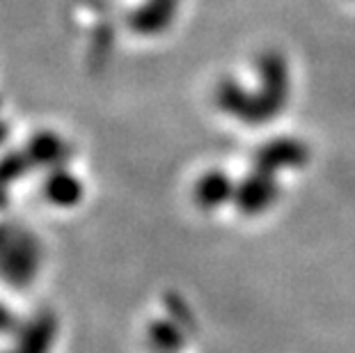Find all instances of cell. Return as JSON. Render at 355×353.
Wrapping results in <instances>:
<instances>
[{
    "label": "cell",
    "mask_w": 355,
    "mask_h": 353,
    "mask_svg": "<svg viewBox=\"0 0 355 353\" xmlns=\"http://www.w3.org/2000/svg\"><path fill=\"white\" fill-rule=\"evenodd\" d=\"M234 193H236V184L220 170H211L195 184V205L204 212H214V209L234 202Z\"/></svg>",
    "instance_id": "5b68a950"
},
{
    "label": "cell",
    "mask_w": 355,
    "mask_h": 353,
    "mask_svg": "<svg viewBox=\"0 0 355 353\" xmlns=\"http://www.w3.org/2000/svg\"><path fill=\"white\" fill-rule=\"evenodd\" d=\"M14 328V317L5 305H0V333H10Z\"/></svg>",
    "instance_id": "9c48e42d"
},
{
    "label": "cell",
    "mask_w": 355,
    "mask_h": 353,
    "mask_svg": "<svg viewBox=\"0 0 355 353\" xmlns=\"http://www.w3.org/2000/svg\"><path fill=\"white\" fill-rule=\"evenodd\" d=\"M17 337V349L7 353H49L53 337H55V321L51 314H40L35 324L21 330Z\"/></svg>",
    "instance_id": "8992f818"
},
{
    "label": "cell",
    "mask_w": 355,
    "mask_h": 353,
    "mask_svg": "<svg viewBox=\"0 0 355 353\" xmlns=\"http://www.w3.org/2000/svg\"><path fill=\"white\" fill-rule=\"evenodd\" d=\"M277 198H279L277 175L254 168V172H250L243 182L236 184L234 205L245 216H261L275 205Z\"/></svg>",
    "instance_id": "7a4b0ae2"
},
{
    "label": "cell",
    "mask_w": 355,
    "mask_h": 353,
    "mask_svg": "<svg viewBox=\"0 0 355 353\" xmlns=\"http://www.w3.org/2000/svg\"><path fill=\"white\" fill-rule=\"evenodd\" d=\"M3 138H5V129H3V124H0V142H3Z\"/></svg>",
    "instance_id": "30bf717a"
},
{
    "label": "cell",
    "mask_w": 355,
    "mask_h": 353,
    "mask_svg": "<svg viewBox=\"0 0 355 353\" xmlns=\"http://www.w3.org/2000/svg\"><path fill=\"white\" fill-rule=\"evenodd\" d=\"M30 161L60 168V163L64 161V142L55 133H42L30 142Z\"/></svg>",
    "instance_id": "ba28073f"
},
{
    "label": "cell",
    "mask_w": 355,
    "mask_h": 353,
    "mask_svg": "<svg viewBox=\"0 0 355 353\" xmlns=\"http://www.w3.org/2000/svg\"><path fill=\"white\" fill-rule=\"evenodd\" d=\"M177 10H179V0H145V5H140L128 17V24H131L133 33L154 37L165 33L172 26V21L177 17Z\"/></svg>",
    "instance_id": "277c9868"
},
{
    "label": "cell",
    "mask_w": 355,
    "mask_h": 353,
    "mask_svg": "<svg viewBox=\"0 0 355 353\" xmlns=\"http://www.w3.org/2000/svg\"><path fill=\"white\" fill-rule=\"evenodd\" d=\"M254 89L225 78L216 89V103L223 112L245 124H266L284 110L291 96V69L289 62L277 51H266L257 60Z\"/></svg>",
    "instance_id": "6da1fadb"
},
{
    "label": "cell",
    "mask_w": 355,
    "mask_h": 353,
    "mask_svg": "<svg viewBox=\"0 0 355 353\" xmlns=\"http://www.w3.org/2000/svg\"><path fill=\"white\" fill-rule=\"evenodd\" d=\"M44 195L46 200L58 207H71L83 198V186L71 172L62 168H53L44 182Z\"/></svg>",
    "instance_id": "52a82bcc"
},
{
    "label": "cell",
    "mask_w": 355,
    "mask_h": 353,
    "mask_svg": "<svg viewBox=\"0 0 355 353\" xmlns=\"http://www.w3.org/2000/svg\"><path fill=\"white\" fill-rule=\"evenodd\" d=\"M309 159V149L303 140L298 138H277L273 142H266L254 156V168L273 172L277 170H293L303 168Z\"/></svg>",
    "instance_id": "3957f363"
}]
</instances>
